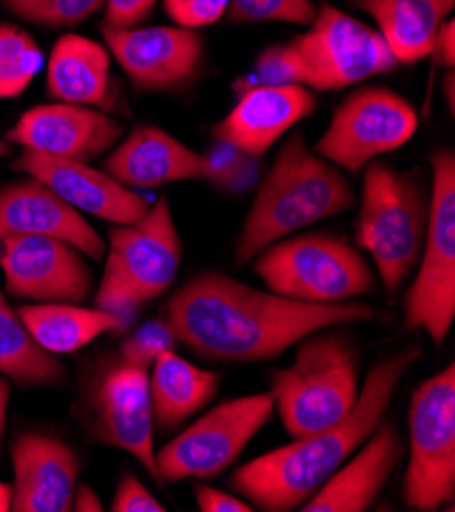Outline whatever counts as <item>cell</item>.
Listing matches in <instances>:
<instances>
[{
  "mask_svg": "<svg viewBox=\"0 0 455 512\" xmlns=\"http://www.w3.org/2000/svg\"><path fill=\"white\" fill-rule=\"evenodd\" d=\"M105 172L131 190H154L166 184L205 180L207 158L164 129L139 125L113 147Z\"/></svg>",
  "mask_w": 455,
  "mask_h": 512,
  "instance_id": "44dd1931",
  "label": "cell"
},
{
  "mask_svg": "<svg viewBox=\"0 0 455 512\" xmlns=\"http://www.w3.org/2000/svg\"><path fill=\"white\" fill-rule=\"evenodd\" d=\"M196 506L202 512H251L256 510L249 500L223 492L213 486H196Z\"/></svg>",
  "mask_w": 455,
  "mask_h": 512,
  "instance_id": "d590c367",
  "label": "cell"
},
{
  "mask_svg": "<svg viewBox=\"0 0 455 512\" xmlns=\"http://www.w3.org/2000/svg\"><path fill=\"white\" fill-rule=\"evenodd\" d=\"M221 376L202 370L174 349L164 351L151 366L149 396L154 423L160 431H174L192 415L202 411L217 394Z\"/></svg>",
  "mask_w": 455,
  "mask_h": 512,
  "instance_id": "d4e9b609",
  "label": "cell"
},
{
  "mask_svg": "<svg viewBox=\"0 0 455 512\" xmlns=\"http://www.w3.org/2000/svg\"><path fill=\"white\" fill-rule=\"evenodd\" d=\"M0 268L7 294L33 302L80 304L94 284L84 253L52 237L0 239Z\"/></svg>",
  "mask_w": 455,
  "mask_h": 512,
  "instance_id": "4fadbf2b",
  "label": "cell"
},
{
  "mask_svg": "<svg viewBox=\"0 0 455 512\" xmlns=\"http://www.w3.org/2000/svg\"><path fill=\"white\" fill-rule=\"evenodd\" d=\"M309 29L286 45L300 86L329 92L388 74L398 68L378 29L323 3Z\"/></svg>",
  "mask_w": 455,
  "mask_h": 512,
  "instance_id": "ba28073f",
  "label": "cell"
},
{
  "mask_svg": "<svg viewBox=\"0 0 455 512\" xmlns=\"http://www.w3.org/2000/svg\"><path fill=\"white\" fill-rule=\"evenodd\" d=\"M11 15L47 29H68L86 23L105 9V0H3Z\"/></svg>",
  "mask_w": 455,
  "mask_h": 512,
  "instance_id": "f1b7e54d",
  "label": "cell"
},
{
  "mask_svg": "<svg viewBox=\"0 0 455 512\" xmlns=\"http://www.w3.org/2000/svg\"><path fill=\"white\" fill-rule=\"evenodd\" d=\"M429 221L419 274L404 300V323L423 329L439 347L455 317V153L437 149Z\"/></svg>",
  "mask_w": 455,
  "mask_h": 512,
  "instance_id": "9c48e42d",
  "label": "cell"
},
{
  "mask_svg": "<svg viewBox=\"0 0 455 512\" xmlns=\"http://www.w3.org/2000/svg\"><path fill=\"white\" fill-rule=\"evenodd\" d=\"M11 153V143L5 139V135H0V158H7Z\"/></svg>",
  "mask_w": 455,
  "mask_h": 512,
  "instance_id": "b9f144b4",
  "label": "cell"
},
{
  "mask_svg": "<svg viewBox=\"0 0 455 512\" xmlns=\"http://www.w3.org/2000/svg\"><path fill=\"white\" fill-rule=\"evenodd\" d=\"M90 415L100 441L131 453L158 480L149 370L125 362L111 368L90 394Z\"/></svg>",
  "mask_w": 455,
  "mask_h": 512,
  "instance_id": "9a60e30c",
  "label": "cell"
},
{
  "mask_svg": "<svg viewBox=\"0 0 455 512\" xmlns=\"http://www.w3.org/2000/svg\"><path fill=\"white\" fill-rule=\"evenodd\" d=\"M13 510V486L0 482V512Z\"/></svg>",
  "mask_w": 455,
  "mask_h": 512,
  "instance_id": "60d3db41",
  "label": "cell"
},
{
  "mask_svg": "<svg viewBox=\"0 0 455 512\" xmlns=\"http://www.w3.org/2000/svg\"><path fill=\"white\" fill-rule=\"evenodd\" d=\"M431 56L435 58V62L443 68H453L455 62V23L451 19H447L435 39Z\"/></svg>",
  "mask_w": 455,
  "mask_h": 512,
  "instance_id": "8d00e7d4",
  "label": "cell"
},
{
  "mask_svg": "<svg viewBox=\"0 0 455 512\" xmlns=\"http://www.w3.org/2000/svg\"><path fill=\"white\" fill-rule=\"evenodd\" d=\"M443 90H445V98H447L449 111L453 113V105H455V76H453V70H451V68H449V72H447V76H445Z\"/></svg>",
  "mask_w": 455,
  "mask_h": 512,
  "instance_id": "ab89813d",
  "label": "cell"
},
{
  "mask_svg": "<svg viewBox=\"0 0 455 512\" xmlns=\"http://www.w3.org/2000/svg\"><path fill=\"white\" fill-rule=\"evenodd\" d=\"M47 94L80 107H103L111 90V56L100 43L68 33L62 35L47 62Z\"/></svg>",
  "mask_w": 455,
  "mask_h": 512,
  "instance_id": "603a6c76",
  "label": "cell"
},
{
  "mask_svg": "<svg viewBox=\"0 0 455 512\" xmlns=\"http://www.w3.org/2000/svg\"><path fill=\"white\" fill-rule=\"evenodd\" d=\"M254 272L274 294L309 304H341L368 294L376 280L347 239L309 233L280 239L256 255Z\"/></svg>",
  "mask_w": 455,
  "mask_h": 512,
  "instance_id": "52a82bcc",
  "label": "cell"
},
{
  "mask_svg": "<svg viewBox=\"0 0 455 512\" xmlns=\"http://www.w3.org/2000/svg\"><path fill=\"white\" fill-rule=\"evenodd\" d=\"M43 66V51L23 29L0 25V100L21 96Z\"/></svg>",
  "mask_w": 455,
  "mask_h": 512,
  "instance_id": "83f0119b",
  "label": "cell"
},
{
  "mask_svg": "<svg viewBox=\"0 0 455 512\" xmlns=\"http://www.w3.org/2000/svg\"><path fill=\"white\" fill-rule=\"evenodd\" d=\"M158 0H105V25L111 29L139 27L151 13Z\"/></svg>",
  "mask_w": 455,
  "mask_h": 512,
  "instance_id": "e575fe53",
  "label": "cell"
},
{
  "mask_svg": "<svg viewBox=\"0 0 455 512\" xmlns=\"http://www.w3.org/2000/svg\"><path fill=\"white\" fill-rule=\"evenodd\" d=\"M229 0H164L168 17L184 29H200L227 17Z\"/></svg>",
  "mask_w": 455,
  "mask_h": 512,
  "instance_id": "d6a6232c",
  "label": "cell"
},
{
  "mask_svg": "<svg viewBox=\"0 0 455 512\" xmlns=\"http://www.w3.org/2000/svg\"><path fill=\"white\" fill-rule=\"evenodd\" d=\"M270 392L225 400L156 453L158 480H211L223 474L272 419Z\"/></svg>",
  "mask_w": 455,
  "mask_h": 512,
  "instance_id": "8fae6325",
  "label": "cell"
},
{
  "mask_svg": "<svg viewBox=\"0 0 455 512\" xmlns=\"http://www.w3.org/2000/svg\"><path fill=\"white\" fill-rule=\"evenodd\" d=\"M427 221L429 198L417 176L384 162L366 166L356 241L372 255L390 294L419 264Z\"/></svg>",
  "mask_w": 455,
  "mask_h": 512,
  "instance_id": "8992f818",
  "label": "cell"
},
{
  "mask_svg": "<svg viewBox=\"0 0 455 512\" xmlns=\"http://www.w3.org/2000/svg\"><path fill=\"white\" fill-rule=\"evenodd\" d=\"M353 7L376 21L398 64H415L431 56L455 0H353Z\"/></svg>",
  "mask_w": 455,
  "mask_h": 512,
  "instance_id": "cb8c5ba5",
  "label": "cell"
},
{
  "mask_svg": "<svg viewBox=\"0 0 455 512\" xmlns=\"http://www.w3.org/2000/svg\"><path fill=\"white\" fill-rule=\"evenodd\" d=\"M33 341L47 353H74L96 337L125 329L127 323L103 309L68 302H37L17 311Z\"/></svg>",
  "mask_w": 455,
  "mask_h": 512,
  "instance_id": "484cf974",
  "label": "cell"
},
{
  "mask_svg": "<svg viewBox=\"0 0 455 512\" xmlns=\"http://www.w3.org/2000/svg\"><path fill=\"white\" fill-rule=\"evenodd\" d=\"M317 15L313 0H229L227 17L235 23L311 25Z\"/></svg>",
  "mask_w": 455,
  "mask_h": 512,
  "instance_id": "f546056e",
  "label": "cell"
},
{
  "mask_svg": "<svg viewBox=\"0 0 455 512\" xmlns=\"http://www.w3.org/2000/svg\"><path fill=\"white\" fill-rule=\"evenodd\" d=\"M270 394L290 437L339 423L360 396L358 349L339 335L305 337L294 364L272 374Z\"/></svg>",
  "mask_w": 455,
  "mask_h": 512,
  "instance_id": "5b68a950",
  "label": "cell"
},
{
  "mask_svg": "<svg viewBox=\"0 0 455 512\" xmlns=\"http://www.w3.org/2000/svg\"><path fill=\"white\" fill-rule=\"evenodd\" d=\"M235 107L213 127V137L251 158H262L292 127L317 111L315 90L298 84L239 88Z\"/></svg>",
  "mask_w": 455,
  "mask_h": 512,
  "instance_id": "e0dca14e",
  "label": "cell"
},
{
  "mask_svg": "<svg viewBox=\"0 0 455 512\" xmlns=\"http://www.w3.org/2000/svg\"><path fill=\"white\" fill-rule=\"evenodd\" d=\"M107 49L141 92H170L190 84L205 58V41L184 27H103Z\"/></svg>",
  "mask_w": 455,
  "mask_h": 512,
  "instance_id": "5bb4252c",
  "label": "cell"
},
{
  "mask_svg": "<svg viewBox=\"0 0 455 512\" xmlns=\"http://www.w3.org/2000/svg\"><path fill=\"white\" fill-rule=\"evenodd\" d=\"M72 510H78V512H103L105 506H103V502H100V498L96 496V492L90 486H80L74 492Z\"/></svg>",
  "mask_w": 455,
  "mask_h": 512,
  "instance_id": "74e56055",
  "label": "cell"
},
{
  "mask_svg": "<svg viewBox=\"0 0 455 512\" xmlns=\"http://www.w3.org/2000/svg\"><path fill=\"white\" fill-rule=\"evenodd\" d=\"M113 512H164L166 506L154 498L135 476H125L111 502Z\"/></svg>",
  "mask_w": 455,
  "mask_h": 512,
  "instance_id": "836d02e7",
  "label": "cell"
},
{
  "mask_svg": "<svg viewBox=\"0 0 455 512\" xmlns=\"http://www.w3.org/2000/svg\"><path fill=\"white\" fill-rule=\"evenodd\" d=\"M178 343L166 319H156L135 329L121 345V362L149 370L164 351L174 349Z\"/></svg>",
  "mask_w": 455,
  "mask_h": 512,
  "instance_id": "1f68e13d",
  "label": "cell"
},
{
  "mask_svg": "<svg viewBox=\"0 0 455 512\" xmlns=\"http://www.w3.org/2000/svg\"><path fill=\"white\" fill-rule=\"evenodd\" d=\"M0 376L23 386H54L66 376L54 353L41 349L0 290Z\"/></svg>",
  "mask_w": 455,
  "mask_h": 512,
  "instance_id": "4316f807",
  "label": "cell"
},
{
  "mask_svg": "<svg viewBox=\"0 0 455 512\" xmlns=\"http://www.w3.org/2000/svg\"><path fill=\"white\" fill-rule=\"evenodd\" d=\"M374 317L368 304L298 302L215 272L182 286L164 313L178 343L227 364L274 360L309 335Z\"/></svg>",
  "mask_w": 455,
  "mask_h": 512,
  "instance_id": "6da1fadb",
  "label": "cell"
},
{
  "mask_svg": "<svg viewBox=\"0 0 455 512\" xmlns=\"http://www.w3.org/2000/svg\"><path fill=\"white\" fill-rule=\"evenodd\" d=\"M35 235L74 245L90 260H103L105 239L74 207L33 176L0 188V239Z\"/></svg>",
  "mask_w": 455,
  "mask_h": 512,
  "instance_id": "d6986e66",
  "label": "cell"
},
{
  "mask_svg": "<svg viewBox=\"0 0 455 512\" xmlns=\"http://www.w3.org/2000/svg\"><path fill=\"white\" fill-rule=\"evenodd\" d=\"M105 255L107 268L94 298L96 309L113 313L129 325L145 302L170 290L180 270L182 239L170 200H156L131 225H115L109 231Z\"/></svg>",
  "mask_w": 455,
  "mask_h": 512,
  "instance_id": "277c9868",
  "label": "cell"
},
{
  "mask_svg": "<svg viewBox=\"0 0 455 512\" xmlns=\"http://www.w3.org/2000/svg\"><path fill=\"white\" fill-rule=\"evenodd\" d=\"M419 127L411 102L382 86H366L349 94L335 109L315 153L351 174L409 143Z\"/></svg>",
  "mask_w": 455,
  "mask_h": 512,
  "instance_id": "7c38bea8",
  "label": "cell"
},
{
  "mask_svg": "<svg viewBox=\"0 0 455 512\" xmlns=\"http://www.w3.org/2000/svg\"><path fill=\"white\" fill-rule=\"evenodd\" d=\"M13 168L52 188L78 213L113 225H131L151 207L137 190L119 184L105 170L100 172L86 166V162L47 158L31 149H23Z\"/></svg>",
  "mask_w": 455,
  "mask_h": 512,
  "instance_id": "ac0fdd59",
  "label": "cell"
},
{
  "mask_svg": "<svg viewBox=\"0 0 455 512\" xmlns=\"http://www.w3.org/2000/svg\"><path fill=\"white\" fill-rule=\"evenodd\" d=\"M207 158V182L225 192H239L247 188L256 178L258 158H251L247 153L217 141L211 147Z\"/></svg>",
  "mask_w": 455,
  "mask_h": 512,
  "instance_id": "4dcf8cb0",
  "label": "cell"
},
{
  "mask_svg": "<svg viewBox=\"0 0 455 512\" xmlns=\"http://www.w3.org/2000/svg\"><path fill=\"white\" fill-rule=\"evenodd\" d=\"M13 510L68 512L80 474L76 451L54 435L21 433L11 445Z\"/></svg>",
  "mask_w": 455,
  "mask_h": 512,
  "instance_id": "ffe728a7",
  "label": "cell"
},
{
  "mask_svg": "<svg viewBox=\"0 0 455 512\" xmlns=\"http://www.w3.org/2000/svg\"><path fill=\"white\" fill-rule=\"evenodd\" d=\"M411 459L404 502L433 512L455 496V366L425 380L409 406Z\"/></svg>",
  "mask_w": 455,
  "mask_h": 512,
  "instance_id": "30bf717a",
  "label": "cell"
},
{
  "mask_svg": "<svg viewBox=\"0 0 455 512\" xmlns=\"http://www.w3.org/2000/svg\"><path fill=\"white\" fill-rule=\"evenodd\" d=\"M9 400H11V382H9V378L0 376V443H3V435L7 429Z\"/></svg>",
  "mask_w": 455,
  "mask_h": 512,
  "instance_id": "f35d334b",
  "label": "cell"
},
{
  "mask_svg": "<svg viewBox=\"0 0 455 512\" xmlns=\"http://www.w3.org/2000/svg\"><path fill=\"white\" fill-rule=\"evenodd\" d=\"M419 357V347L386 357L370 370L356 404L339 423L294 437L290 445L241 466L231 488L268 512L298 510L382 423L396 386Z\"/></svg>",
  "mask_w": 455,
  "mask_h": 512,
  "instance_id": "7a4b0ae2",
  "label": "cell"
},
{
  "mask_svg": "<svg viewBox=\"0 0 455 512\" xmlns=\"http://www.w3.org/2000/svg\"><path fill=\"white\" fill-rule=\"evenodd\" d=\"M404 455L402 439L392 423H380L353 459L341 466L305 504L302 512L368 510Z\"/></svg>",
  "mask_w": 455,
  "mask_h": 512,
  "instance_id": "7402d4cb",
  "label": "cell"
},
{
  "mask_svg": "<svg viewBox=\"0 0 455 512\" xmlns=\"http://www.w3.org/2000/svg\"><path fill=\"white\" fill-rule=\"evenodd\" d=\"M353 204L356 192L343 172L313 153L302 133L290 135L245 217L235 247L237 266L296 231L349 211Z\"/></svg>",
  "mask_w": 455,
  "mask_h": 512,
  "instance_id": "3957f363",
  "label": "cell"
},
{
  "mask_svg": "<svg viewBox=\"0 0 455 512\" xmlns=\"http://www.w3.org/2000/svg\"><path fill=\"white\" fill-rule=\"evenodd\" d=\"M121 137V123L107 113L68 102L29 109L5 133L9 143L47 158L72 162H90L105 156Z\"/></svg>",
  "mask_w": 455,
  "mask_h": 512,
  "instance_id": "2e32d148",
  "label": "cell"
}]
</instances>
